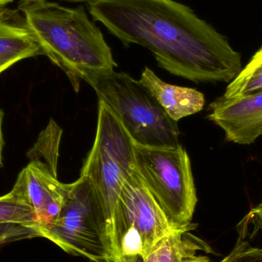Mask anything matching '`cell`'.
Wrapping results in <instances>:
<instances>
[{
	"mask_svg": "<svg viewBox=\"0 0 262 262\" xmlns=\"http://www.w3.org/2000/svg\"><path fill=\"white\" fill-rule=\"evenodd\" d=\"M134 169L132 137L118 115L98 100L96 136L80 176H85L90 180L102 207L111 253L117 203L123 186Z\"/></svg>",
	"mask_w": 262,
	"mask_h": 262,
	"instance_id": "obj_4",
	"label": "cell"
},
{
	"mask_svg": "<svg viewBox=\"0 0 262 262\" xmlns=\"http://www.w3.org/2000/svg\"><path fill=\"white\" fill-rule=\"evenodd\" d=\"M41 55L23 14L18 9L0 7V74L21 60Z\"/></svg>",
	"mask_w": 262,
	"mask_h": 262,
	"instance_id": "obj_10",
	"label": "cell"
},
{
	"mask_svg": "<svg viewBox=\"0 0 262 262\" xmlns=\"http://www.w3.org/2000/svg\"><path fill=\"white\" fill-rule=\"evenodd\" d=\"M9 223L37 225L33 208L15 186L9 193L0 196V224Z\"/></svg>",
	"mask_w": 262,
	"mask_h": 262,
	"instance_id": "obj_13",
	"label": "cell"
},
{
	"mask_svg": "<svg viewBox=\"0 0 262 262\" xmlns=\"http://www.w3.org/2000/svg\"><path fill=\"white\" fill-rule=\"evenodd\" d=\"M3 117H4V112L0 109V169L3 167V150L5 143L4 139H3V129H2Z\"/></svg>",
	"mask_w": 262,
	"mask_h": 262,
	"instance_id": "obj_19",
	"label": "cell"
},
{
	"mask_svg": "<svg viewBox=\"0 0 262 262\" xmlns=\"http://www.w3.org/2000/svg\"><path fill=\"white\" fill-rule=\"evenodd\" d=\"M220 262H262V249L252 247L249 242L238 236L232 250Z\"/></svg>",
	"mask_w": 262,
	"mask_h": 262,
	"instance_id": "obj_17",
	"label": "cell"
},
{
	"mask_svg": "<svg viewBox=\"0 0 262 262\" xmlns=\"http://www.w3.org/2000/svg\"><path fill=\"white\" fill-rule=\"evenodd\" d=\"M135 168L169 223L177 229L192 224L198 199L190 159L181 144L154 147L134 143Z\"/></svg>",
	"mask_w": 262,
	"mask_h": 262,
	"instance_id": "obj_5",
	"label": "cell"
},
{
	"mask_svg": "<svg viewBox=\"0 0 262 262\" xmlns=\"http://www.w3.org/2000/svg\"><path fill=\"white\" fill-rule=\"evenodd\" d=\"M41 237L37 225L21 223L0 224V249L9 243Z\"/></svg>",
	"mask_w": 262,
	"mask_h": 262,
	"instance_id": "obj_16",
	"label": "cell"
},
{
	"mask_svg": "<svg viewBox=\"0 0 262 262\" xmlns=\"http://www.w3.org/2000/svg\"><path fill=\"white\" fill-rule=\"evenodd\" d=\"M261 81L262 46L238 76L229 83L223 96L230 98L252 93Z\"/></svg>",
	"mask_w": 262,
	"mask_h": 262,
	"instance_id": "obj_14",
	"label": "cell"
},
{
	"mask_svg": "<svg viewBox=\"0 0 262 262\" xmlns=\"http://www.w3.org/2000/svg\"><path fill=\"white\" fill-rule=\"evenodd\" d=\"M61 134L62 130L53 120H51L46 130L41 133L38 143L35 144V147L41 152L46 164L55 171H57Z\"/></svg>",
	"mask_w": 262,
	"mask_h": 262,
	"instance_id": "obj_15",
	"label": "cell"
},
{
	"mask_svg": "<svg viewBox=\"0 0 262 262\" xmlns=\"http://www.w3.org/2000/svg\"><path fill=\"white\" fill-rule=\"evenodd\" d=\"M177 229L135 168L117 203L112 253L107 262L144 259L162 238Z\"/></svg>",
	"mask_w": 262,
	"mask_h": 262,
	"instance_id": "obj_7",
	"label": "cell"
},
{
	"mask_svg": "<svg viewBox=\"0 0 262 262\" xmlns=\"http://www.w3.org/2000/svg\"><path fill=\"white\" fill-rule=\"evenodd\" d=\"M13 2V0H0V7H5L6 5Z\"/></svg>",
	"mask_w": 262,
	"mask_h": 262,
	"instance_id": "obj_21",
	"label": "cell"
},
{
	"mask_svg": "<svg viewBox=\"0 0 262 262\" xmlns=\"http://www.w3.org/2000/svg\"><path fill=\"white\" fill-rule=\"evenodd\" d=\"M249 225L253 226L252 238L258 233V231L262 230V203L252 208L238 225V230L240 236L245 238L247 237Z\"/></svg>",
	"mask_w": 262,
	"mask_h": 262,
	"instance_id": "obj_18",
	"label": "cell"
},
{
	"mask_svg": "<svg viewBox=\"0 0 262 262\" xmlns=\"http://www.w3.org/2000/svg\"><path fill=\"white\" fill-rule=\"evenodd\" d=\"M140 81L168 116L177 122L183 118L199 113L204 107L205 96L202 92L164 82L149 68L145 67Z\"/></svg>",
	"mask_w": 262,
	"mask_h": 262,
	"instance_id": "obj_12",
	"label": "cell"
},
{
	"mask_svg": "<svg viewBox=\"0 0 262 262\" xmlns=\"http://www.w3.org/2000/svg\"><path fill=\"white\" fill-rule=\"evenodd\" d=\"M14 186L24 194L33 208L37 225L41 226L56 220L72 183H61L56 171L44 162L35 160L20 172Z\"/></svg>",
	"mask_w": 262,
	"mask_h": 262,
	"instance_id": "obj_9",
	"label": "cell"
},
{
	"mask_svg": "<svg viewBox=\"0 0 262 262\" xmlns=\"http://www.w3.org/2000/svg\"><path fill=\"white\" fill-rule=\"evenodd\" d=\"M197 224L177 229L162 238L144 259L115 262H214L206 254H215L206 242L192 233Z\"/></svg>",
	"mask_w": 262,
	"mask_h": 262,
	"instance_id": "obj_11",
	"label": "cell"
},
{
	"mask_svg": "<svg viewBox=\"0 0 262 262\" xmlns=\"http://www.w3.org/2000/svg\"><path fill=\"white\" fill-rule=\"evenodd\" d=\"M208 118L221 127L226 140L250 145L262 135V89L247 95L221 96L209 106Z\"/></svg>",
	"mask_w": 262,
	"mask_h": 262,
	"instance_id": "obj_8",
	"label": "cell"
},
{
	"mask_svg": "<svg viewBox=\"0 0 262 262\" xmlns=\"http://www.w3.org/2000/svg\"><path fill=\"white\" fill-rule=\"evenodd\" d=\"M83 81L93 88L121 120L134 143L154 147H177L180 132L150 92L128 74L99 72Z\"/></svg>",
	"mask_w": 262,
	"mask_h": 262,
	"instance_id": "obj_3",
	"label": "cell"
},
{
	"mask_svg": "<svg viewBox=\"0 0 262 262\" xmlns=\"http://www.w3.org/2000/svg\"><path fill=\"white\" fill-rule=\"evenodd\" d=\"M37 227L41 237L69 255L92 262H107L111 258L104 212L85 176H80L72 183L56 220L49 224L37 225Z\"/></svg>",
	"mask_w": 262,
	"mask_h": 262,
	"instance_id": "obj_6",
	"label": "cell"
},
{
	"mask_svg": "<svg viewBox=\"0 0 262 262\" xmlns=\"http://www.w3.org/2000/svg\"><path fill=\"white\" fill-rule=\"evenodd\" d=\"M94 21L125 47L150 51L162 69L195 83L229 82L243 70L240 53L212 25L175 0H95Z\"/></svg>",
	"mask_w": 262,
	"mask_h": 262,
	"instance_id": "obj_1",
	"label": "cell"
},
{
	"mask_svg": "<svg viewBox=\"0 0 262 262\" xmlns=\"http://www.w3.org/2000/svg\"><path fill=\"white\" fill-rule=\"evenodd\" d=\"M62 1L64 2H69V3H89L91 2L95 1V0H62Z\"/></svg>",
	"mask_w": 262,
	"mask_h": 262,
	"instance_id": "obj_20",
	"label": "cell"
},
{
	"mask_svg": "<svg viewBox=\"0 0 262 262\" xmlns=\"http://www.w3.org/2000/svg\"><path fill=\"white\" fill-rule=\"evenodd\" d=\"M23 14L46 55L67 75L75 92L90 74L118 67L101 29L84 6L67 7L49 0H19Z\"/></svg>",
	"mask_w": 262,
	"mask_h": 262,
	"instance_id": "obj_2",
	"label": "cell"
}]
</instances>
